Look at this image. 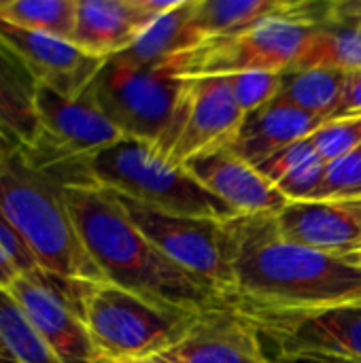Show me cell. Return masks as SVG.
<instances>
[{"label": "cell", "instance_id": "obj_24", "mask_svg": "<svg viewBox=\"0 0 361 363\" xmlns=\"http://www.w3.org/2000/svg\"><path fill=\"white\" fill-rule=\"evenodd\" d=\"M296 68H336L345 72L361 70V30L319 26Z\"/></svg>", "mask_w": 361, "mask_h": 363}, {"label": "cell", "instance_id": "obj_27", "mask_svg": "<svg viewBox=\"0 0 361 363\" xmlns=\"http://www.w3.org/2000/svg\"><path fill=\"white\" fill-rule=\"evenodd\" d=\"M228 79L232 94L245 115L257 111L281 94V74L277 72H243Z\"/></svg>", "mask_w": 361, "mask_h": 363}, {"label": "cell", "instance_id": "obj_25", "mask_svg": "<svg viewBox=\"0 0 361 363\" xmlns=\"http://www.w3.org/2000/svg\"><path fill=\"white\" fill-rule=\"evenodd\" d=\"M313 200H361V147L328 164L326 179Z\"/></svg>", "mask_w": 361, "mask_h": 363}, {"label": "cell", "instance_id": "obj_32", "mask_svg": "<svg viewBox=\"0 0 361 363\" xmlns=\"http://www.w3.org/2000/svg\"><path fill=\"white\" fill-rule=\"evenodd\" d=\"M274 363H361L351 359H336V357H315V355H300V357H281L272 359Z\"/></svg>", "mask_w": 361, "mask_h": 363}, {"label": "cell", "instance_id": "obj_26", "mask_svg": "<svg viewBox=\"0 0 361 363\" xmlns=\"http://www.w3.org/2000/svg\"><path fill=\"white\" fill-rule=\"evenodd\" d=\"M317 153L328 164L353 153L361 147V117L360 119H338L328 121L311 136Z\"/></svg>", "mask_w": 361, "mask_h": 363}, {"label": "cell", "instance_id": "obj_9", "mask_svg": "<svg viewBox=\"0 0 361 363\" xmlns=\"http://www.w3.org/2000/svg\"><path fill=\"white\" fill-rule=\"evenodd\" d=\"M83 285L36 268L19 274L9 287L60 363L100 359L83 319Z\"/></svg>", "mask_w": 361, "mask_h": 363}, {"label": "cell", "instance_id": "obj_18", "mask_svg": "<svg viewBox=\"0 0 361 363\" xmlns=\"http://www.w3.org/2000/svg\"><path fill=\"white\" fill-rule=\"evenodd\" d=\"M326 123L328 119L304 113L285 98L277 96L268 104L245 115V121L230 147L245 162L257 168L274 153L291 147L294 143L311 138Z\"/></svg>", "mask_w": 361, "mask_h": 363}, {"label": "cell", "instance_id": "obj_7", "mask_svg": "<svg viewBox=\"0 0 361 363\" xmlns=\"http://www.w3.org/2000/svg\"><path fill=\"white\" fill-rule=\"evenodd\" d=\"M185 85V79L172 77L164 66H136L113 55L87 89L123 138L157 147L174 121Z\"/></svg>", "mask_w": 361, "mask_h": 363}, {"label": "cell", "instance_id": "obj_15", "mask_svg": "<svg viewBox=\"0 0 361 363\" xmlns=\"http://www.w3.org/2000/svg\"><path fill=\"white\" fill-rule=\"evenodd\" d=\"M183 168L236 215H277L287 204V198L232 147H219L202 153L189 160Z\"/></svg>", "mask_w": 361, "mask_h": 363}, {"label": "cell", "instance_id": "obj_17", "mask_svg": "<svg viewBox=\"0 0 361 363\" xmlns=\"http://www.w3.org/2000/svg\"><path fill=\"white\" fill-rule=\"evenodd\" d=\"M330 11L332 2L306 0H191L187 28L198 47L204 40L247 30L270 17H296L313 26H328Z\"/></svg>", "mask_w": 361, "mask_h": 363}, {"label": "cell", "instance_id": "obj_11", "mask_svg": "<svg viewBox=\"0 0 361 363\" xmlns=\"http://www.w3.org/2000/svg\"><path fill=\"white\" fill-rule=\"evenodd\" d=\"M270 357H336L361 362V304L300 313H245Z\"/></svg>", "mask_w": 361, "mask_h": 363}, {"label": "cell", "instance_id": "obj_14", "mask_svg": "<svg viewBox=\"0 0 361 363\" xmlns=\"http://www.w3.org/2000/svg\"><path fill=\"white\" fill-rule=\"evenodd\" d=\"M177 4L179 0H77L70 43L94 57L109 60L130 49Z\"/></svg>", "mask_w": 361, "mask_h": 363}, {"label": "cell", "instance_id": "obj_36", "mask_svg": "<svg viewBox=\"0 0 361 363\" xmlns=\"http://www.w3.org/2000/svg\"><path fill=\"white\" fill-rule=\"evenodd\" d=\"M0 363H15V362H9V359H2V357H0Z\"/></svg>", "mask_w": 361, "mask_h": 363}, {"label": "cell", "instance_id": "obj_5", "mask_svg": "<svg viewBox=\"0 0 361 363\" xmlns=\"http://www.w3.org/2000/svg\"><path fill=\"white\" fill-rule=\"evenodd\" d=\"M81 306L94 347L109 362L166 353L185 336L198 315L155 304L111 283H85Z\"/></svg>", "mask_w": 361, "mask_h": 363}, {"label": "cell", "instance_id": "obj_35", "mask_svg": "<svg viewBox=\"0 0 361 363\" xmlns=\"http://www.w3.org/2000/svg\"><path fill=\"white\" fill-rule=\"evenodd\" d=\"M96 363H109V359H104V357H100V359H98V362Z\"/></svg>", "mask_w": 361, "mask_h": 363}, {"label": "cell", "instance_id": "obj_23", "mask_svg": "<svg viewBox=\"0 0 361 363\" xmlns=\"http://www.w3.org/2000/svg\"><path fill=\"white\" fill-rule=\"evenodd\" d=\"M77 0H0V21L70 40Z\"/></svg>", "mask_w": 361, "mask_h": 363}, {"label": "cell", "instance_id": "obj_4", "mask_svg": "<svg viewBox=\"0 0 361 363\" xmlns=\"http://www.w3.org/2000/svg\"><path fill=\"white\" fill-rule=\"evenodd\" d=\"M89 172L98 187L168 215L217 221L238 217L189 170L168 164L151 145L134 138H121L91 155Z\"/></svg>", "mask_w": 361, "mask_h": 363}, {"label": "cell", "instance_id": "obj_31", "mask_svg": "<svg viewBox=\"0 0 361 363\" xmlns=\"http://www.w3.org/2000/svg\"><path fill=\"white\" fill-rule=\"evenodd\" d=\"M17 277H19V272H17L15 264L11 262V257L6 255V251H4L2 245H0V287H2V289H9L11 283H13Z\"/></svg>", "mask_w": 361, "mask_h": 363}, {"label": "cell", "instance_id": "obj_1", "mask_svg": "<svg viewBox=\"0 0 361 363\" xmlns=\"http://www.w3.org/2000/svg\"><path fill=\"white\" fill-rule=\"evenodd\" d=\"M230 304L245 313H300L361 304V259L332 255L287 240L274 215L234 217Z\"/></svg>", "mask_w": 361, "mask_h": 363}, {"label": "cell", "instance_id": "obj_34", "mask_svg": "<svg viewBox=\"0 0 361 363\" xmlns=\"http://www.w3.org/2000/svg\"><path fill=\"white\" fill-rule=\"evenodd\" d=\"M109 363H164L160 357H147V359H128V362H109Z\"/></svg>", "mask_w": 361, "mask_h": 363}, {"label": "cell", "instance_id": "obj_37", "mask_svg": "<svg viewBox=\"0 0 361 363\" xmlns=\"http://www.w3.org/2000/svg\"><path fill=\"white\" fill-rule=\"evenodd\" d=\"M357 257H360V259H361V251H360V253H357Z\"/></svg>", "mask_w": 361, "mask_h": 363}, {"label": "cell", "instance_id": "obj_28", "mask_svg": "<svg viewBox=\"0 0 361 363\" xmlns=\"http://www.w3.org/2000/svg\"><path fill=\"white\" fill-rule=\"evenodd\" d=\"M319 153L313 145L311 138H304L300 143H294L291 147L274 153L270 160H266L264 164L257 166V172L277 187V183H281L285 177H289L291 172H296L298 168H302L304 164H309L311 160H315Z\"/></svg>", "mask_w": 361, "mask_h": 363}, {"label": "cell", "instance_id": "obj_38", "mask_svg": "<svg viewBox=\"0 0 361 363\" xmlns=\"http://www.w3.org/2000/svg\"><path fill=\"white\" fill-rule=\"evenodd\" d=\"M268 363H274V362H268Z\"/></svg>", "mask_w": 361, "mask_h": 363}, {"label": "cell", "instance_id": "obj_6", "mask_svg": "<svg viewBox=\"0 0 361 363\" xmlns=\"http://www.w3.org/2000/svg\"><path fill=\"white\" fill-rule=\"evenodd\" d=\"M296 17H270L247 30L211 38L164 64L179 79L232 77L243 72H285L302 60L315 30Z\"/></svg>", "mask_w": 361, "mask_h": 363}, {"label": "cell", "instance_id": "obj_21", "mask_svg": "<svg viewBox=\"0 0 361 363\" xmlns=\"http://www.w3.org/2000/svg\"><path fill=\"white\" fill-rule=\"evenodd\" d=\"M345 70L336 68H291L281 72V98L296 108L332 121L347 85Z\"/></svg>", "mask_w": 361, "mask_h": 363}, {"label": "cell", "instance_id": "obj_16", "mask_svg": "<svg viewBox=\"0 0 361 363\" xmlns=\"http://www.w3.org/2000/svg\"><path fill=\"white\" fill-rule=\"evenodd\" d=\"M274 219L279 232L296 245L332 255L361 251V200L287 202Z\"/></svg>", "mask_w": 361, "mask_h": 363}, {"label": "cell", "instance_id": "obj_30", "mask_svg": "<svg viewBox=\"0 0 361 363\" xmlns=\"http://www.w3.org/2000/svg\"><path fill=\"white\" fill-rule=\"evenodd\" d=\"M328 26L361 30V0L332 2V11H330Z\"/></svg>", "mask_w": 361, "mask_h": 363}, {"label": "cell", "instance_id": "obj_10", "mask_svg": "<svg viewBox=\"0 0 361 363\" xmlns=\"http://www.w3.org/2000/svg\"><path fill=\"white\" fill-rule=\"evenodd\" d=\"M185 94L166 138L153 147L168 164L185 166L189 160L230 147L245 121L228 77L185 79Z\"/></svg>", "mask_w": 361, "mask_h": 363}, {"label": "cell", "instance_id": "obj_2", "mask_svg": "<svg viewBox=\"0 0 361 363\" xmlns=\"http://www.w3.org/2000/svg\"><path fill=\"white\" fill-rule=\"evenodd\" d=\"M66 204L102 279L155 304L200 313L226 296L162 253L104 187H68Z\"/></svg>", "mask_w": 361, "mask_h": 363}, {"label": "cell", "instance_id": "obj_3", "mask_svg": "<svg viewBox=\"0 0 361 363\" xmlns=\"http://www.w3.org/2000/svg\"><path fill=\"white\" fill-rule=\"evenodd\" d=\"M0 215L40 270L81 283H106L79 236L64 187L32 170L19 151L0 157Z\"/></svg>", "mask_w": 361, "mask_h": 363}, {"label": "cell", "instance_id": "obj_13", "mask_svg": "<svg viewBox=\"0 0 361 363\" xmlns=\"http://www.w3.org/2000/svg\"><path fill=\"white\" fill-rule=\"evenodd\" d=\"M157 357L164 363L272 362L251 321L230 302L198 313L185 336Z\"/></svg>", "mask_w": 361, "mask_h": 363}, {"label": "cell", "instance_id": "obj_8", "mask_svg": "<svg viewBox=\"0 0 361 363\" xmlns=\"http://www.w3.org/2000/svg\"><path fill=\"white\" fill-rule=\"evenodd\" d=\"M113 196L123 206L132 223L162 253H166L181 268L215 285L226 300H230L234 274L230 259V232L226 221L168 215L121 194L113 191Z\"/></svg>", "mask_w": 361, "mask_h": 363}, {"label": "cell", "instance_id": "obj_22", "mask_svg": "<svg viewBox=\"0 0 361 363\" xmlns=\"http://www.w3.org/2000/svg\"><path fill=\"white\" fill-rule=\"evenodd\" d=\"M0 357L15 363H60L19 302L0 287Z\"/></svg>", "mask_w": 361, "mask_h": 363}, {"label": "cell", "instance_id": "obj_12", "mask_svg": "<svg viewBox=\"0 0 361 363\" xmlns=\"http://www.w3.org/2000/svg\"><path fill=\"white\" fill-rule=\"evenodd\" d=\"M0 47L6 49L36 87H49L62 96H79L94 81L104 60L81 51L66 38L23 30L0 21Z\"/></svg>", "mask_w": 361, "mask_h": 363}, {"label": "cell", "instance_id": "obj_33", "mask_svg": "<svg viewBox=\"0 0 361 363\" xmlns=\"http://www.w3.org/2000/svg\"><path fill=\"white\" fill-rule=\"evenodd\" d=\"M21 147L4 132V130H0V157H6V155H13L15 151H19Z\"/></svg>", "mask_w": 361, "mask_h": 363}, {"label": "cell", "instance_id": "obj_20", "mask_svg": "<svg viewBox=\"0 0 361 363\" xmlns=\"http://www.w3.org/2000/svg\"><path fill=\"white\" fill-rule=\"evenodd\" d=\"M189 2L191 0H179V4L172 11L155 19L140 34V38L119 55L136 66L153 68V66H164L168 60L185 51H191L196 45L187 28Z\"/></svg>", "mask_w": 361, "mask_h": 363}, {"label": "cell", "instance_id": "obj_29", "mask_svg": "<svg viewBox=\"0 0 361 363\" xmlns=\"http://www.w3.org/2000/svg\"><path fill=\"white\" fill-rule=\"evenodd\" d=\"M361 117V70L347 74V85L338 108L332 115V121L338 119H360Z\"/></svg>", "mask_w": 361, "mask_h": 363}, {"label": "cell", "instance_id": "obj_19", "mask_svg": "<svg viewBox=\"0 0 361 363\" xmlns=\"http://www.w3.org/2000/svg\"><path fill=\"white\" fill-rule=\"evenodd\" d=\"M34 94V79L6 49L0 47V130H4L19 147L32 145L40 132Z\"/></svg>", "mask_w": 361, "mask_h": 363}]
</instances>
